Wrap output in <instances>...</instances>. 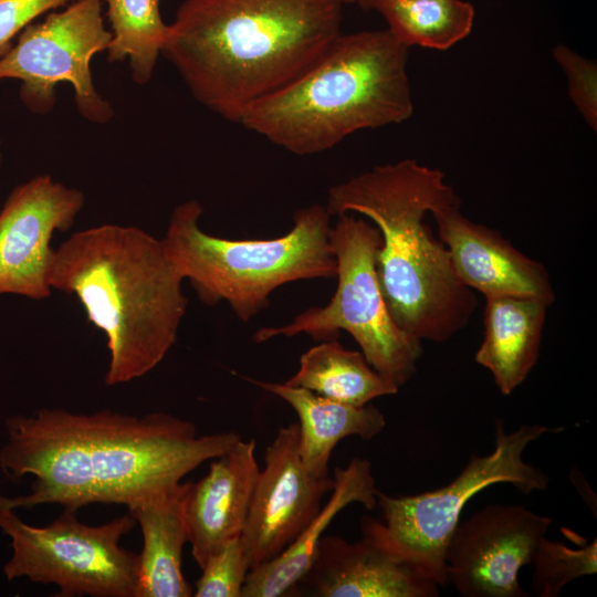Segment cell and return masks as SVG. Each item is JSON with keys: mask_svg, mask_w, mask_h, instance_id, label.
Returning a JSON list of instances; mask_svg holds the SVG:
<instances>
[{"mask_svg": "<svg viewBox=\"0 0 597 597\" xmlns=\"http://www.w3.org/2000/svg\"><path fill=\"white\" fill-rule=\"evenodd\" d=\"M202 212L195 199L179 203L161 241L177 272L208 305L224 301L238 318L248 322L269 305L279 286L336 276L332 216L324 206L298 209L292 229L274 239L209 234L199 226Z\"/></svg>", "mask_w": 597, "mask_h": 597, "instance_id": "obj_6", "label": "cell"}, {"mask_svg": "<svg viewBox=\"0 0 597 597\" xmlns=\"http://www.w3.org/2000/svg\"><path fill=\"white\" fill-rule=\"evenodd\" d=\"M85 202L84 193L39 175L15 187L0 211V295L35 301L51 296L50 272L55 232L69 230Z\"/></svg>", "mask_w": 597, "mask_h": 597, "instance_id": "obj_12", "label": "cell"}, {"mask_svg": "<svg viewBox=\"0 0 597 597\" xmlns=\"http://www.w3.org/2000/svg\"><path fill=\"white\" fill-rule=\"evenodd\" d=\"M533 593L538 597H556L574 579L597 572V541L580 548L542 537L532 556Z\"/></svg>", "mask_w": 597, "mask_h": 597, "instance_id": "obj_24", "label": "cell"}, {"mask_svg": "<svg viewBox=\"0 0 597 597\" xmlns=\"http://www.w3.org/2000/svg\"><path fill=\"white\" fill-rule=\"evenodd\" d=\"M404 45L448 50L468 36L474 8L463 0H387L376 9Z\"/></svg>", "mask_w": 597, "mask_h": 597, "instance_id": "obj_22", "label": "cell"}, {"mask_svg": "<svg viewBox=\"0 0 597 597\" xmlns=\"http://www.w3.org/2000/svg\"><path fill=\"white\" fill-rule=\"evenodd\" d=\"M329 238L337 264V287L331 301L307 308L285 325L259 328L253 339L263 343L306 334L323 342L345 331L368 364L400 388L417 370L422 342L401 331L386 306L376 272L380 232L364 217L347 212L337 216Z\"/></svg>", "mask_w": 597, "mask_h": 597, "instance_id": "obj_8", "label": "cell"}, {"mask_svg": "<svg viewBox=\"0 0 597 597\" xmlns=\"http://www.w3.org/2000/svg\"><path fill=\"white\" fill-rule=\"evenodd\" d=\"M333 480L329 499L304 531L274 559L249 570L241 597H279L292 591L310 569L334 517L353 503L376 507L377 488L368 460L354 458L346 468L336 467Z\"/></svg>", "mask_w": 597, "mask_h": 597, "instance_id": "obj_17", "label": "cell"}, {"mask_svg": "<svg viewBox=\"0 0 597 597\" xmlns=\"http://www.w3.org/2000/svg\"><path fill=\"white\" fill-rule=\"evenodd\" d=\"M552 519L522 505L490 504L454 528L444 552L446 575L463 597H526L519 582Z\"/></svg>", "mask_w": 597, "mask_h": 597, "instance_id": "obj_11", "label": "cell"}, {"mask_svg": "<svg viewBox=\"0 0 597 597\" xmlns=\"http://www.w3.org/2000/svg\"><path fill=\"white\" fill-rule=\"evenodd\" d=\"M285 384L358 407L399 390L368 364L362 352L347 349L336 339L307 349L300 358L298 369Z\"/></svg>", "mask_w": 597, "mask_h": 597, "instance_id": "obj_21", "label": "cell"}, {"mask_svg": "<svg viewBox=\"0 0 597 597\" xmlns=\"http://www.w3.org/2000/svg\"><path fill=\"white\" fill-rule=\"evenodd\" d=\"M200 569L192 596L241 597L250 570L241 536L227 542Z\"/></svg>", "mask_w": 597, "mask_h": 597, "instance_id": "obj_25", "label": "cell"}, {"mask_svg": "<svg viewBox=\"0 0 597 597\" xmlns=\"http://www.w3.org/2000/svg\"><path fill=\"white\" fill-rule=\"evenodd\" d=\"M342 0H185L161 55L191 95L239 123L313 65L342 33Z\"/></svg>", "mask_w": 597, "mask_h": 597, "instance_id": "obj_2", "label": "cell"}, {"mask_svg": "<svg viewBox=\"0 0 597 597\" xmlns=\"http://www.w3.org/2000/svg\"><path fill=\"white\" fill-rule=\"evenodd\" d=\"M555 61L562 67L568 94L588 126L597 129V66L566 45L558 44L553 50Z\"/></svg>", "mask_w": 597, "mask_h": 597, "instance_id": "obj_26", "label": "cell"}, {"mask_svg": "<svg viewBox=\"0 0 597 597\" xmlns=\"http://www.w3.org/2000/svg\"><path fill=\"white\" fill-rule=\"evenodd\" d=\"M409 48L388 29L339 34L284 87L252 103L239 123L295 155L332 149L350 134L413 113Z\"/></svg>", "mask_w": 597, "mask_h": 597, "instance_id": "obj_5", "label": "cell"}, {"mask_svg": "<svg viewBox=\"0 0 597 597\" xmlns=\"http://www.w3.org/2000/svg\"><path fill=\"white\" fill-rule=\"evenodd\" d=\"M432 216L454 274L465 287L485 298L528 296L549 304L555 301L547 269L499 231L473 222L460 207L442 209Z\"/></svg>", "mask_w": 597, "mask_h": 597, "instance_id": "obj_14", "label": "cell"}, {"mask_svg": "<svg viewBox=\"0 0 597 597\" xmlns=\"http://www.w3.org/2000/svg\"><path fill=\"white\" fill-rule=\"evenodd\" d=\"M564 429L535 423L507 432L503 420L496 419L491 453L472 457L454 480L429 492L392 496L377 490L376 506L383 521L363 516L362 531L439 586L447 585L444 552L467 502L496 483H509L525 494L547 489L548 475L527 463L523 454L534 440Z\"/></svg>", "mask_w": 597, "mask_h": 597, "instance_id": "obj_7", "label": "cell"}, {"mask_svg": "<svg viewBox=\"0 0 597 597\" xmlns=\"http://www.w3.org/2000/svg\"><path fill=\"white\" fill-rule=\"evenodd\" d=\"M75 0H0V56L12 40L40 15L63 8Z\"/></svg>", "mask_w": 597, "mask_h": 597, "instance_id": "obj_27", "label": "cell"}, {"mask_svg": "<svg viewBox=\"0 0 597 597\" xmlns=\"http://www.w3.org/2000/svg\"><path fill=\"white\" fill-rule=\"evenodd\" d=\"M189 482L129 505L140 526L136 597H189L193 590L182 573V551L188 543L184 502Z\"/></svg>", "mask_w": 597, "mask_h": 597, "instance_id": "obj_19", "label": "cell"}, {"mask_svg": "<svg viewBox=\"0 0 597 597\" xmlns=\"http://www.w3.org/2000/svg\"><path fill=\"white\" fill-rule=\"evenodd\" d=\"M111 24L109 62L128 61L139 85L151 78L161 55L169 24L160 15V0H103Z\"/></svg>", "mask_w": 597, "mask_h": 597, "instance_id": "obj_23", "label": "cell"}, {"mask_svg": "<svg viewBox=\"0 0 597 597\" xmlns=\"http://www.w3.org/2000/svg\"><path fill=\"white\" fill-rule=\"evenodd\" d=\"M460 206L444 174L415 159L375 166L328 191L325 207L332 217L355 213L379 230L376 272L386 306L396 325L421 342L450 339L478 305L425 223L428 213Z\"/></svg>", "mask_w": 597, "mask_h": 597, "instance_id": "obj_3", "label": "cell"}, {"mask_svg": "<svg viewBox=\"0 0 597 597\" xmlns=\"http://www.w3.org/2000/svg\"><path fill=\"white\" fill-rule=\"evenodd\" d=\"M343 3H352V2H356V0H342Z\"/></svg>", "mask_w": 597, "mask_h": 597, "instance_id": "obj_29", "label": "cell"}, {"mask_svg": "<svg viewBox=\"0 0 597 597\" xmlns=\"http://www.w3.org/2000/svg\"><path fill=\"white\" fill-rule=\"evenodd\" d=\"M387 0H356V3L364 10H376L377 7Z\"/></svg>", "mask_w": 597, "mask_h": 597, "instance_id": "obj_28", "label": "cell"}, {"mask_svg": "<svg viewBox=\"0 0 597 597\" xmlns=\"http://www.w3.org/2000/svg\"><path fill=\"white\" fill-rule=\"evenodd\" d=\"M255 447L254 439H240L211 460L201 480L189 482L184 514L199 568L227 542L241 536L260 472Z\"/></svg>", "mask_w": 597, "mask_h": 597, "instance_id": "obj_16", "label": "cell"}, {"mask_svg": "<svg viewBox=\"0 0 597 597\" xmlns=\"http://www.w3.org/2000/svg\"><path fill=\"white\" fill-rule=\"evenodd\" d=\"M241 542L251 569L279 556L308 525L332 491L333 478H317L298 452V425L279 429L266 448Z\"/></svg>", "mask_w": 597, "mask_h": 597, "instance_id": "obj_13", "label": "cell"}, {"mask_svg": "<svg viewBox=\"0 0 597 597\" xmlns=\"http://www.w3.org/2000/svg\"><path fill=\"white\" fill-rule=\"evenodd\" d=\"M321 597H436L439 585L362 531L349 543L338 536L320 540L313 563L301 579Z\"/></svg>", "mask_w": 597, "mask_h": 597, "instance_id": "obj_15", "label": "cell"}, {"mask_svg": "<svg viewBox=\"0 0 597 597\" xmlns=\"http://www.w3.org/2000/svg\"><path fill=\"white\" fill-rule=\"evenodd\" d=\"M484 333L475 362L502 395L512 394L536 365L549 303L528 296L485 298Z\"/></svg>", "mask_w": 597, "mask_h": 597, "instance_id": "obj_18", "label": "cell"}, {"mask_svg": "<svg viewBox=\"0 0 597 597\" xmlns=\"http://www.w3.org/2000/svg\"><path fill=\"white\" fill-rule=\"evenodd\" d=\"M0 468L10 479L31 474V492L0 495V507L93 504L127 507L181 483L241 437L233 431L198 436L188 420L165 412L144 416L104 409L75 413L42 408L7 420Z\"/></svg>", "mask_w": 597, "mask_h": 597, "instance_id": "obj_1", "label": "cell"}, {"mask_svg": "<svg viewBox=\"0 0 597 597\" xmlns=\"http://www.w3.org/2000/svg\"><path fill=\"white\" fill-rule=\"evenodd\" d=\"M0 161H1V154H0Z\"/></svg>", "mask_w": 597, "mask_h": 597, "instance_id": "obj_30", "label": "cell"}, {"mask_svg": "<svg viewBox=\"0 0 597 597\" xmlns=\"http://www.w3.org/2000/svg\"><path fill=\"white\" fill-rule=\"evenodd\" d=\"M161 239L139 227L104 223L55 249L50 284L73 294L106 337L107 386L156 368L175 345L188 300Z\"/></svg>", "mask_w": 597, "mask_h": 597, "instance_id": "obj_4", "label": "cell"}, {"mask_svg": "<svg viewBox=\"0 0 597 597\" xmlns=\"http://www.w3.org/2000/svg\"><path fill=\"white\" fill-rule=\"evenodd\" d=\"M135 526L130 514L102 525L83 524L65 510L46 526H32L0 507V528L11 540L3 567L8 580L27 577L53 584L59 597H136L138 555L121 540Z\"/></svg>", "mask_w": 597, "mask_h": 597, "instance_id": "obj_9", "label": "cell"}, {"mask_svg": "<svg viewBox=\"0 0 597 597\" xmlns=\"http://www.w3.org/2000/svg\"><path fill=\"white\" fill-rule=\"evenodd\" d=\"M261 389L286 401L298 417V452L310 473L327 478L331 454L344 438L370 440L379 434L386 419L373 405L352 406L320 396L311 390L245 378Z\"/></svg>", "mask_w": 597, "mask_h": 597, "instance_id": "obj_20", "label": "cell"}, {"mask_svg": "<svg viewBox=\"0 0 597 597\" xmlns=\"http://www.w3.org/2000/svg\"><path fill=\"white\" fill-rule=\"evenodd\" d=\"M103 0H75L29 24L0 56V81H20V98L38 114L55 104V87L67 83L81 116L95 124L113 118L114 111L95 87L93 57L107 51L112 32L102 14Z\"/></svg>", "mask_w": 597, "mask_h": 597, "instance_id": "obj_10", "label": "cell"}]
</instances>
